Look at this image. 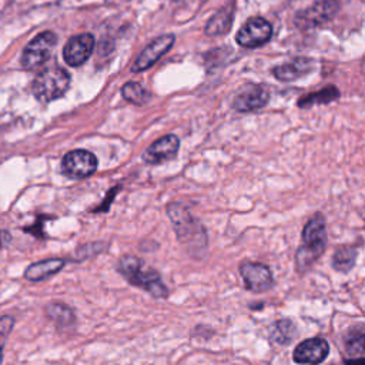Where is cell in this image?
<instances>
[{
  "mask_svg": "<svg viewBox=\"0 0 365 365\" xmlns=\"http://www.w3.org/2000/svg\"><path fill=\"white\" fill-rule=\"evenodd\" d=\"M297 336V327L291 319H278L269 328V338L277 345H288Z\"/></svg>",
  "mask_w": 365,
  "mask_h": 365,
  "instance_id": "cell-17",
  "label": "cell"
},
{
  "mask_svg": "<svg viewBox=\"0 0 365 365\" xmlns=\"http://www.w3.org/2000/svg\"><path fill=\"white\" fill-rule=\"evenodd\" d=\"M365 359L364 358H348L345 359V365H364Z\"/></svg>",
  "mask_w": 365,
  "mask_h": 365,
  "instance_id": "cell-26",
  "label": "cell"
},
{
  "mask_svg": "<svg viewBox=\"0 0 365 365\" xmlns=\"http://www.w3.org/2000/svg\"><path fill=\"white\" fill-rule=\"evenodd\" d=\"M272 36L271 24L262 17L248 19L244 26L238 30L235 40L240 46L254 48L265 44Z\"/></svg>",
  "mask_w": 365,
  "mask_h": 365,
  "instance_id": "cell-7",
  "label": "cell"
},
{
  "mask_svg": "<svg viewBox=\"0 0 365 365\" xmlns=\"http://www.w3.org/2000/svg\"><path fill=\"white\" fill-rule=\"evenodd\" d=\"M57 43V37L53 31H43L36 36L24 48L21 56V64L24 68H37L43 66L51 56V51Z\"/></svg>",
  "mask_w": 365,
  "mask_h": 365,
  "instance_id": "cell-5",
  "label": "cell"
},
{
  "mask_svg": "<svg viewBox=\"0 0 365 365\" xmlns=\"http://www.w3.org/2000/svg\"><path fill=\"white\" fill-rule=\"evenodd\" d=\"M121 93H123V97L133 104H144L150 98L148 91L141 84L133 83V81L124 84L121 88Z\"/></svg>",
  "mask_w": 365,
  "mask_h": 365,
  "instance_id": "cell-21",
  "label": "cell"
},
{
  "mask_svg": "<svg viewBox=\"0 0 365 365\" xmlns=\"http://www.w3.org/2000/svg\"><path fill=\"white\" fill-rule=\"evenodd\" d=\"M180 148V140L174 134H167L155 140L148 148L143 153V161L147 164H161L175 157Z\"/></svg>",
  "mask_w": 365,
  "mask_h": 365,
  "instance_id": "cell-11",
  "label": "cell"
},
{
  "mask_svg": "<svg viewBox=\"0 0 365 365\" xmlns=\"http://www.w3.org/2000/svg\"><path fill=\"white\" fill-rule=\"evenodd\" d=\"M118 191H120V187H118V185H117V187H113V188L107 192L104 201H101L100 205H97L96 208H93L91 212H107L108 208H110V204L113 202V200H114V197H115V194H117Z\"/></svg>",
  "mask_w": 365,
  "mask_h": 365,
  "instance_id": "cell-25",
  "label": "cell"
},
{
  "mask_svg": "<svg viewBox=\"0 0 365 365\" xmlns=\"http://www.w3.org/2000/svg\"><path fill=\"white\" fill-rule=\"evenodd\" d=\"M167 215L170 217L177 238L191 247L192 254L202 251L207 247L205 228L190 214L188 208L181 202H170L167 205Z\"/></svg>",
  "mask_w": 365,
  "mask_h": 365,
  "instance_id": "cell-3",
  "label": "cell"
},
{
  "mask_svg": "<svg viewBox=\"0 0 365 365\" xmlns=\"http://www.w3.org/2000/svg\"><path fill=\"white\" fill-rule=\"evenodd\" d=\"M338 7L339 6L335 0H324L307 9L305 11H302L298 16L297 21L298 24H302L305 27H315V26L324 24L325 21H328L335 16V13L338 11Z\"/></svg>",
  "mask_w": 365,
  "mask_h": 365,
  "instance_id": "cell-13",
  "label": "cell"
},
{
  "mask_svg": "<svg viewBox=\"0 0 365 365\" xmlns=\"http://www.w3.org/2000/svg\"><path fill=\"white\" fill-rule=\"evenodd\" d=\"M358 248L355 245L339 247L332 257V267L338 272H349L355 265Z\"/></svg>",
  "mask_w": 365,
  "mask_h": 365,
  "instance_id": "cell-19",
  "label": "cell"
},
{
  "mask_svg": "<svg viewBox=\"0 0 365 365\" xmlns=\"http://www.w3.org/2000/svg\"><path fill=\"white\" fill-rule=\"evenodd\" d=\"M1 361H3V351H0V365H1Z\"/></svg>",
  "mask_w": 365,
  "mask_h": 365,
  "instance_id": "cell-27",
  "label": "cell"
},
{
  "mask_svg": "<svg viewBox=\"0 0 365 365\" xmlns=\"http://www.w3.org/2000/svg\"><path fill=\"white\" fill-rule=\"evenodd\" d=\"M174 44V36L173 34H164L161 37H157L153 40L135 58V61L131 66V71H143L151 67L163 54H165L171 46Z\"/></svg>",
  "mask_w": 365,
  "mask_h": 365,
  "instance_id": "cell-12",
  "label": "cell"
},
{
  "mask_svg": "<svg viewBox=\"0 0 365 365\" xmlns=\"http://www.w3.org/2000/svg\"><path fill=\"white\" fill-rule=\"evenodd\" d=\"M327 242L325 218L321 212H317L304 225L302 244L295 252V268L299 272L309 269V267L325 252Z\"/></svg>",
  "mask_w": 365,
  "mask_h": 365,
  "instance_id": "cell-1",
  "label": "cell"
},
{
  "mask_svg": "<svg viewBox=\"0 0 365 365\" xmlns=\"http://www.w3.org/2000/svg\"><path fill=\"white\" fill-rule=\"evenodd\" d=\"M339 93L335 87H327L318 93H314L308 97H304L299 100V106L301 107H307V106H312V104H325V103H331L332 100L338 98Z\"/></svg>",
  "mask_w": 365,
  "mask_h": 365,
  "instance_id": "cell-22",
  "label": "cell"
},
{
  "mask_svg": "<svg viewBox=\"0 0 365 365\" xmlns=\"http://www.w3.org/2000/svg\"><path fill=\"white\" fill-rule=\"evenodd\" d=\"M231 11H220L217 13L207 24L205 33L210 36L224 34L231 27Z\"/></svg>",
  "mask_w": 365,
  "mask_h": 365,
  "instance_id": "cell-20",
  "label": "cell"
},
{
  "mask_svg": "<svg viewBox=\"0 0 365 365\" xmlns=\"http://www.w3.org/2000/svg\"><path fill=\"white\" fill-rule=\"evenodd\" d=\"M97 157L87 150L68 151L61 160V171L73 180H83L93 175L97 170Z\"/></svg>",
  "mask_w": 365,
  "mask_h": 365,
  "instance_id": "cell-6",
  "label": "cell"
},
{
  "mask_svg": "<svg viewBox=\"0 0 365 365\" xmlns=\"http://www.w3.org/2000/svg\"><path fill=\"white\" fill-rule=\"evenodd\" d=\"M345 351L354 358H364V331L359 328L345 339Z\"/></svg>",
  "mask_w": 365,
  "mask_h": 365,
  "instance_id": "cell-23",
  "label": "cell"
},
{
  "mask_svg": "<svg viewBox=\"0 0 365 365\" xmlns=\"http://www.w3.org/2000/svg\"><path fill=\"white\" fill-rule=\"evenodd\" d=\"M117 271L131 285L150 292L154 298L168 297V288L163 282L161 275L151 267H145L141 259L134 255H123L117 264Z\"/></svg>",
  "mask_w": 365,
  "mask_h": 365,
  "instance_id": "cell-2",
  "label": "cell"
},
{
  "mask_svg": "<svg viewBox=\"0 0 365 365\" xmlns=\"http://www.w3.org/2000/svg\"><path fill=\"white\" fill-rule=\"evenodd\" d=\"M311 61L304 57L294 58L274 68V76L281 81H292L311 70Z\"/></svg>",
  "mask_w": 365,
  "mask_h": 365,
  "instance_id": "cell-16",
  "label": "cell"
},
{
  "mask_svg": "<svg viewBox=\"0 0 365 365\" xmlns=\"http://www.w3.org/2000/svg\"><path fill=\"white\" fill-rule=\"evenodd\" d=\"M70 86V76L61 67H50L37 74L33 81V94L41 103L60 98Z\"/></svg>",
  "mask_w": 365,
  "mask_h": 365,
  "instance_id": "cell-4",
  "label": "cell"
},
{
  "mask_svg": "<svg viewBox=\"0 0 365 365\" xmlns=\"http://www.w3.org/2000/svg\"><path fill=\"white\" fill-rule=\"evenodd\" d=\"M67 259L64 258H47V259H41L37 261L31 265H29L24 271V278L27 281H44L53 275H56L57 272H60L63 269V267L66 265Z\"/></svg>",
  "mask_w": 365,
  "mask_h": 365,
  "instance_id": "cell-15",
  "label": "cell"
},
{
  "mask_svg": "<svg viewBox=\"0 0 365 365\" xmlns=\"http://www.w3.org/2000/svg\"><path fill=\"white\" fill-rule=\"evenodd\" d=\"M268 91L261 86H248L234 98V108L240 113L255 111L268 103Z\"/></svg>",
  "mask_w": 365,
  "mask_h": 365,
  "instance_id": "cell-14",
  "label": "cell"
},
{
  "mask_svg": "<svg viewBox=\"0 0 365 365\" xmlns=\"http://www.w3.org/2000/svg\"><path fill=\"white\" fill-rule=\"evenodd\" d=\"M329 355V344L325 338L314 336L304 339L292 352L294 362L299 365H319Z\"/></svg>",
  "mask_w": 365,
  "mask_h": 365,
  "instance_id": "cell-9",
  "label": "cell"
},
{
  "mask_svg": "<svg viewBox=\"0 0 365 365\" xmlns=\"http://www.w3.org/2000/svg\"><path fill=\"white\" fill-rule=\"evenodd\" d=\"M240 274L245 288L252 292H265L272 288L274 277L268 265L255 261H244L240 267Z\"/></svg>",
  "mask_w": 365,
  "mask_h": 365,
  "instance_id": "cell-8",
  "label": "cell"
},
{
  "mask_svg": "<svg viewBox=\"0 0 365 365\" xmlns=\"http://www.w3.org/2000/svg\"><path fill=\"white\" fill-rule=\"evenodd\" d=\"M44 312L50 321L58 327H70L76 322L74 311L63 302H50L46 305Z\"/></svg>",
  "mask_w": 365,
  "mask_h": 365,
  "instance_id": "cell-18",
  "label": "cell"
},
{
  "mask_svg": "<svg viewBox=\"0 0 365 365\" xmlns=\"http://www.w3.org/2000/svg\"><path fill=\"white\" fill-rule=\"evenodd\" d=\"M93 48H94L93 34L90 33L77 34L66 43L63 48V57L68 66L77 67V66H81L84 61H87Z\"/></svg>",
  "mask_w": 365,
  "mask_h": 365,
  "instance_id": "cell-10",
  "label": "cell"
},
{
  "mask_svg": "<svg viewBox=\"0 0 365 365\" xmlns=\"http://www.w3.org/2000/svg\"><path fill=\"white\" fill-rule=\"evenodd\" d=\"M14 325V318L11 315H1L0 317V351H3L7 336L10 335Z\"/></svg>",
  "mask_w": 365,
  "mask_h": 365,
  "instance_id": "cell-24",
  "label": "cell"
}]
</instances>
